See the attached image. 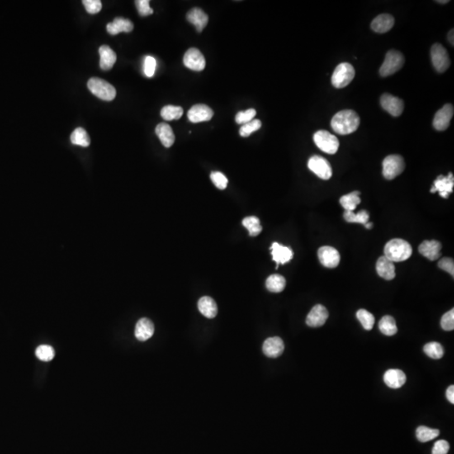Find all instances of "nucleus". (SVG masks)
Listing matches in <instances>:
<instances>
[{"label":"nucleus","mask_w":454,"mask_h":454,"mask_svg":"<svg viewBox=\"0 0 454 454\" xmlns=\"http://www.w3.org/2000/svg\"><path fill=\"white\" fill-rule=\"evenodd\" d=\"M360 118L357 113L351 110H341L332 118V130L339 135H348L357 130Z\"/></svg>","instance_id":"nucleus-1"},{"label":"nucleus","mask_w":454,"mask_h":454,"mask_svg":"<svg viewBox=\"0 0 454 454\" xmlns=\"http://www.w3.org/2000/svg\"><path fill=\"white\" fill-rule=\"evenodd\" d=\"M412 254V246L403 239L390 240L384 247V257L393 262L405 261Z\"/></svg>","instance_id":"nucleus-2"},{"label":"nucleus","mask_w":454,"mask_h":454,"mask_svg":"<svg viewBox=\"0 0 454 454\" xmlns=\"http://www.w3.org/2000/svg\"><path fill=\"white\" fill-rule=\"evenodd\" d=\"M87 87L93 95L105 101H111L116 96L114 86L100 77H91L87 82Z\"/></svg>","instance_id":"nucleus-3"},{"label":"nucleus","mask_w":454,"mask_h":454,"mask_svg":"<svg viewBox=\"0 0 454 454\" xmlns=\"http://www.w3.org/2000/svg\"><path fill=\"white\" fill-rule=\"evenodd\" d=\"M404 58L401 53L398 51H389L385 56V60L379 69V74L382 77L393 75L401 69L404 66Z\"/></svg>","instance_id":"nucleus-4"},{"label":"nucleus","mask_w":454,"mask_h":454,"mask_svg":"<svg viewBox=\"0 0 454 454\" xmlns=\"http://www.w3.org/2000/svg\"><path fill=\"white\" fill-rule=\"evenodd\" d=\"M355 69L350 63H342L337 66L332 76V83L337 88H342L352 82Z\"/></svg>","instance_id":"nucleus-5"},{"label":"nucleus","mask_w":454,"mask_h":454,"mask_svg":"<svg viewBox=\"0 0 454 454\" xmlns=\"http://www.w3.org/2000/svg\"><path fill=\"white\" fill-rule=\"evenodd\" d=\"M403 157L399 155H389L383 161V175L388 180L395 178L404 169Z\"/></svg>","instance_id":"nucleus-6"},{"label":"nucleus","mask_w":454,"mask_h":454,"mask_svg":"<svg viewBox=\"0 0 454 454\" xmlns=\"http://www.w3.org/2000/svg\"><path fill=\"white\" fill-rule=\"evenodd\" d=\"M314 142L322 152L335 154L339 148V141L327 130H318L314 133Z\"/></svg>","instance_id":"nucleus-7"},{"label":"nucleus","mask_w":454,"mask_h":454,"mask_svg":"<svg viewBox=\"0 0 454 454\" xmlns=\"http://www.w3.org/2000/svg\"><path fill=\"white\" fill-rule=\"evenodd\" d=\"M432 64L438 73H444L449 68V55L447 50L440 43H436L431 49Z\"/></svg>","instance_id":"nucleus-8"},{"label":"nucleus","mask_w":454,"mask_h":454,"mask_svg":"<svg viewBox=\"0 0 454 454\" xmlns=\"http://www.w3.org/2000/svg\"><path fill=\"white\" fill-rule=\"evenodd\" d=\"M308 167L320 178L328 180L332 177V169L329 162L321 156H313L308 161Z\"/></svg>","instance_id":"nucleus-9"},{"label":"nucleus","mask_w":454,"mask_h":454,"mask_svg":"<svg viewBox=\"0 0 454 454\" xmlns=\"http://www.w3.org/2000/svg\"><path fill=\"white\" fill-rule=\"evenodd\" d=\"M453 106L451 104L445 105L442 109H440L433 119V126L439 131L447 130L450 125V121L453 116Z\"/></svg>","instance_id":"nucleus-10"},{"label":"nucleus","mask_w":454,"mask_h":454,"mask_svg":"<svg viewBox=\"0 0 454 454\" xmlns=\"http://www.w3.org/2000/svg\"><path fill=\"white\" fill-rule=\"evenodd\" d=\"M380 104L384 110L393 115L394 117H398L401 115L404 110V102L399 98L394 97L389 94H384L382 95L380 99Z\"/></svg>","instance_id":"nucleus-11"},{"label":"nucleus","mask_w":454,"mask_h":454,"mask_svg":"<svg viewBox=\"0 0 454 454\" xmlns=\"http://www.w3.org/2000/svg\"><path fill=\"white\" fill-rule=\"evenodd\" d=\"M184 63L185 67H187L191 70L200 72L205 69V57L200 53V51L196 48H190L185 53Z\"/></svg>","instance_id":"nucleus-12"},{"label":"nucleus","mask_w":454,"mask_h":454,"mask_svg":"<svg viewBox=\"0 0 454 454\" xmlns=\"http://www.w3.org/2000/svg\"><path fill=\"white\" fill-rule=\"evenodd\" d=\"M318 257L323 266L330 268H334L339 264L341 257L336 248L329 246H324L318 250Z\"/></svg>","instance_id":"nucleus-13"},{"label":"nucleus","mask_w":454,"mask_h":454,"mask_svg":"<svg viewBox=\"0 0 454 454\" xmlns=\"http://www.w3.org/2000/svg\"><path fill=\"white\" fill-rule=\"evenodd\" d=\"M454 186V177L452 172H449L447 177L439 176L434 181V185L431 189V193H439L440 196L447 199L452 193Z\"/></svg>","instance_id":"nucleus-14"},{"label":"nucleus","mask_w":454,"mask_h":454,"mask_svg":"<svg viewBox=\"0 0 454 454\" xmlns=\"http://www.w3.org/2000/svg\"><path fill=\"white\" fill-rule=\"evenodd\" d=\"M328 316L327 308L322 304H316L307 315L306 324L310 327H322L327 322Z\"/></svg>","instance_id":"nucleus-15"},{"label":"nucleus","mask_w":454,"mask_h":454,"mask_svg":"<svg viewBox=\"0 0 454 454\" xmlns=\"http://www.w3.org/2000/svg\"><path fill=\"white\" fill-rule=\"evenodd\" d=\"M213 115H214L213 110L205 105H194L188 112V118L192 123L209 121L211 120Z\"/></svg>","instance_id":"nucleus-16"},{"label":"nucleus","mask_w":454,"mask_h":454,"mask_svg":"<svg viewBox=\"0 0 454 454\" xmlns=\"http://www.w3.org/2000/svg\"><path fill=\"white\" fill-rule=\"evenodd\" d=\"M285 350L283 340L279 337H269L262 345V351L267 357H278L282 355Z\"/></svg>","instance_id":"nucleus-17"},{"label":"nucleus","mask_w":454,"mask_h":454,"mask_svg":"<svg viewBox=\"0 0 454 454\" xmlns=\"http://www.w3.org/2000/svg\"><path fill=\"white\" fill-rule=\"evenodd\" d=\"M273 260L277 263V267L280 264H285L292 259L294 253L291 248L280 245L278 242H274L271 247Z\"/></svg>","instance_id":"nucleus-18"},{"label":"nucleus","mask_w":454,"mask_h":454,"mask_svg":"<svg viewBox=\"0 0 454 454\" xmlns=\"http://www.w3.org/2000/svg\"><path fill=\"white\" fill-rule=\"evenodd\" d=\"M441 249L442 244L435 240L424 241L419 247L420 253L431 261L437 260L441 257Z\"/></svg>","instance_id":"nucleus-19"},{"label":"nucleus","mask_w":454,"mask_h":454,"mask_svg":"<svg viewBox=\"0 0 454 454\" xmlns=\"http://www.w3.org/2000/svg\"><path fill=\"white\" fill-rule=\"evenodd\" d=\"M154 334V325L148 318L139 320L135 326V336L140 342L150 339Z\"/></svg>","instance_id":"nucleus-20"},{"label":"nucleus","mask_w":454,"mask_h":454,"mask_svg":"<svg viewBox=\"0 0 454 454\" xmlns=\"http://www.w3.org/2000/svg\"><path fill=\"white\" fill-rule=\"evenodd\" d=\"M384 381L391 389H399L406 381V376L401 370H389L384 374Z\"/></svg>","instance_id":"nucleus-21"},{"label":"nucleus","mask_w":454,"mask_h":454,"mask_svg":"<svg viewBox=\"0 0 454 454\" xmlns=\"http://www.w3.org/2000/svg\"><path fill=\"white\" fill-rule=\"evenodd\" d=\"M107 31L112 35H118L120 32H130L134 28L133 23L128 19L122 17L115 18L114 21L107 25Z\"/></svg>","instance_id":"nucleus-22"},{"label":"nucleus","mask_w":454,"mask_h":454,"mask_svg":"<svg viewBox=\"0 0 454 454\" xmlns=\"http://www.w3.org/2000/svg\"><path fill=\"white\" fill-rule=\"evenodd\" d=\"M376 270L378 275L384 280H392L395 277V267L394 262L388 259L387 257H379L376 263Z\"/></svg>","instance_id":"nucleus-23"},{"label":"nucleus","mask_w":454,"mask_h":454,"mask_svg":"<svg viewBox=\"0 0 454 454\" xmlns=\"http://www.w3.org/2000/svg\"><path fill=\"white\" fill-rule=\"evenodd\" d=\"M187 20L195 25L198 32H201L207 25L209 17L201 9L195 8L187 14Z\"/></svg>","instance_id":"nucleus-24"},{"label":"nucleus","mask_w":454,"mask_h":454,"mask_svg":"<svg viewBox=\"0 0 454 454\" xmlns=\"http://www.w3.org/2000/svg\"><path fill=\"white\" fill-rule=\"evenodd\" d=\"M100 55V68L104 71H108L113 68L117 59L115 52L108 46L100 47L99 50Z\"/></svg>","instance_id":"nucleus-25"},{"label":"nucleus","mask_w":454,"mask_h":454,"mask_svg":"<svg viewBox=\"0 0 454 454\" xmlns=\"http://www.w3.org/2000/svg\"><path fill=\"white\" fill-rule=\"evenodd\" d=\"M394 25V19L389 14L379 15L371 23V28L377 33L388 32Z\"/></svg>","instance_id":"nucleus-26"},{"label":"nucleus","mask_w":454,"mask_h":454,"mask_svg":"<svg viewBox=\"0 0 454 454\" xmlns=\"http://www.w3.org/2000/svg\"><path fill=\"white\" fill-rule=\"evenodd\" d=\"M156 134L165 148H170L173 145L175 135L169 125L166 123H160L156 127Z\"/></svg>","instance_id":"nucleus-27"},{"label":"nucleus","mask_w":454,"mask_h":454,"mask_svg":"<svg viewBox=\"0 0 454 454\" xmlns=\"http://www.w3.org/2000/svg\"><path fill=\"white\" fill-rule=\"evenodd\" d=\"M198 308H199L200 313L209 319L215 318L217 314V304L212 298L209 297V296H204L199 300Z\"/></svg>","instance_id":"nucleus-28"},{"label":"nucleus","mask_w":454,"mask_h":454,"mask_svg":"<svg viewBox=\"0 0 454 454\" xmlns=\"http://www.w3.org/2000/svg\"><path fill=\"white\" fill-rule=\"evenodd\" d=\"M359 195L360 192L354 191L348 195H343L340 199V204L344 208L345 211H353L357 208V205L361 203Z\"/></svg>","instance_id":"nucleus-29"},{"label":"nucleus","mask_w":454,"mask_h":454,"mask_svg":"<svg viewBox=\"0 0 454 454\" xmlns=\"http://www.w3.org/2000/svg\"><path fill=\"white\" fill-rule=\"evenodd\" d=\"M286 280L282 275H273L267 278L266 287L270 292L280 293L285 290Z\"/></svg>","instance_id":"nucleus-30"},{"label":"nucleus","mask_w":454,"mask_h":454,"mask_svg":"<svg viewBox=\"0 0 454 454\" xmlns=\"http://www.w3.org/2000/svg\"><path fill=\"white\" fill-rule=\"evenodd\" d=\"M379 330L385 336H394L398 332L395 320L390 315L383 317L379 323Z\"/></svg>","instance_id":"nucleus-31"},{"label":"nucleus","mask_w":454,"mask_h":454,"mask_svg":"<svg viewBox=\"0 0 454 454\" xmlns=\"http://www.w3.org/2000/svg\"><path fill=\"white\" fill-rule=\"evenodd\" d=\"M71 143L74 145L81 146L83 148H87L90 145L89 135H87V131L82 127H78L74 130L70 137Z\"/></svg>","instance_id":"nucleus-32"},{"label":"nucleus","mask_w":454,"mask_h":454,"mask_svg":"<svg viewBox=\"0 0 454 454\" xmlns=\"http://www.w3.org/2000/svg\"><path fill=\"white\" fill-rule=\"evenodd\" d=\"M425 353L433 359H440L444 355V349L438 342H432L425 345L423 348Z\"/></svg>","instance_id":"nucleus-33"},{"label":"nucleus","mask_w":454,"mask_h":454,"mask_svg":"<svg viewBox=\"0 0 454 454\" xmlns=\"http://www.w3.org/2000/svg\"><path fill=\"white\" fill-rule=\"evenodd\" d=\"M184 114L183 108L173 105H167L161 110V116L165 120H178Z\"/></svg>","instance_id":"nucleus-34"},{"label":"nucleus","mask_w":454,"mask_h":454,"mask_svg":"<svg viewBox=\"0 0 454 454\" xmlns=\"http://www.w3.org/2000/svg\"><path fill=\"white\" fill-rule=\"evenodd\" d=\"M344 218L347 222L359 223L365 225L370 220V214L366 210H361L357 214L353 211H345Z\"/></svg>","instance_id":"nucleus-35"},{"label":"nucleus","mask_w":454,"mask_h":454,"mask_svg":"<svg viewBox=\"0 0 454 454\" xmlns=\"http://www.w3.org/2000/svg\"><path fill=\"white\" fill-rule=\"evenodd\" d=\"M439 436V431L437 429H432L429 427H419L417 429V437L421 442H429L431 440L434 439Z\"/></svg>","instance_id":"nucleus-36"},{"label":"nucleus","mask_w":454,"mask_h":454,"mask_svg":"<svg viewBox=\"0 0 454 454\" xmlns=\"http://www.w3.org/2000/svg\"><path fill=\"white\" fill-rule=\"evenodd\" d=\"M242 225L248 230L251 237H256L262 232V228L259 220L256 216H248L242 220Z\"/></svg>","instance_id":"nucleus-37"},{"label":"nucleus","mask_w":454,"mask_h":454,"mask_svg":"<svg viewBox=\"0 0 454 454\" xmlns=\"http://www.w3.org/2000/svg\"><path fill=\"white\" fill-rule=\"evenodd\" d=\"M357 318L358 319L362 327L367 331L373 329L375 325V318L373 314L368 311L366 309H361L357 312Z\"/></svg>","instance_id":"nucleus-38"},{"label":"nucleus","mask_w":454,"mask_h":454,"mask_svg":"<svg viewBox=\"0 0 454 454\" xmlns=\"http://www.w3.org/2000/svg\"><path fill=\"white\" fill-rule=\"evenodd\" d=\"M36 357L43 362H49L55 357V351L53 347L48 345H41L35 350Z\"/></svg>","instance_id":"nucleus-39"},{"label":"nucleus","mask_w":454,"mask_h":454,"mask_svg":"<svg viewBox=\"0 0 454 454\" xmlns=\"http://www.w3.org/2000/svg\"><path fill=\"white\" fill-rule=\"evenodd\" d=\"M262 126V122L259 120H252L250 122L246 123L244 125H242L240 128V135L242 138H247L249 137L252 133L259 130Z\"/></svg>","instance_id":"nucleus-40"},{"label":"nucleus","mask_w":454,"mask_h":454,"mask_svg":"<svg viewBox=\"0 0 454 454\" xmlns=\"http://www.w3.org/2000/svg\"><path fill=\"white\" fill-rule=\"evenodd\" d=\"M256 110L254 109H249V110H245V111H240L237 113L236 115V122L239 125H244L246 123L250 122L251 120H253V118L256 116Z\"/></svg>","instance_id":"nucleus-41"},{"label":"nucleus","mask_w":454,"mask_h":454,"mask_svg":"<svg viewBox=\"0 0 454 454\" xmlns=\"http://www.w3.org/2000/svg\"><path fill=\"white\" fill-rule=\"evenodd\" d=\"M210 179L212 181L213 184L219 189V190H225L227 187L228 184V179L222 172H213L210 174Z\"/></svg>","instance_id":"nucleus-42"},{"label":"nucleus","mask_w":454,"mask_h":454,"mask_svg":"<svg viewBox=\"0 0 454 454\" xmlns=\"http://www.w3.org/2000/svg\"><path fill=\"white\" fill-rule=\"evenodd\" d=\"M156 66H157V62L154 58H152L151 56L146 57L144 59V64H143V71L147 77H153L155 70H156Z\"/></svg>","instance_id":"nucleus-43"},{"label":"nucleus","mask_w":454,"mask_h":454,"mask_svg":"<svg viewBox=\"0 0 454 454\" xmlns=\"http://www.w3.org/2000/svg\"><path fill=\"white\" fill-rule=\"evenodd\" d=\"M441 326L445 331H452L454 329V309H452L443 314L441 320Z\"/></svg>","instance_id":"nucleus-44"},{"label":"nucleus","mask_w":454,"mask_h":454,"mask_svg":"<svg viewBox=\"0 0 454 454\" xmlns=\"http://www.w3.org/2000/svg\"><path fill=\"white\" fill-rule=\"evenodd\" d=\"M82 5L87 10V12L91 15L97 14L102 9V3L100 0H83Z\"/></svg>","instance_id":"nucleus-45"},{"label":"nucleus","mask_w":454,"mask_h":454,"mask_svg":"<svg viewBox=\"0 0 454 454\" xmlns=\"http://www.w3.org/2000/svg\"><path fill=\"white\" fill-rule=\"evenodd\" d=\"M138 13L141 16H148L153 14V10L150 7L149 0H138L135 1Z\"/></svg>","instance_id":"nucleus-46"},{"label":"nucleus","mask_w":454,"mask_h":454,"mask_svg":"<svg viewBox=\"0 0 454 454\" xmlns=\"http://www.w3.org/2000/svg\"><path fill=\"white\" fill-rule=\"evenodd\" d=\"M438 267H439L441 269L444 270L446 272L448 273V274H450V275H452V277H453V259L449 258V257H444V258H442V260H440L439 262H438Z\"/></svg>","instance_id":"nucleus-47"},{"label":"nucleus","mask_w":454,"mask_h":454,"mask_svg":"<svg viewBox=\"0 0 454 454\" xmlns=\"http://www.w3.org/2000/svg\"><path fill=\"white\" fill-rule=\"evenodd\" d=\"M449 443L445 440H439L434 444L432 454H447L449 451Z\"/></svg>","instance_id":"nucleus-48"},{"label":"nucleus","mask_w":454,"mask_h":454,"mask_svg":"<svg viewBox=\"0 0 454 454\" xmlns=\"http://www.w3.org/2000/svg\"><path fill=\"white\" fill-rule=\"evenodd\" d=\"M446 396H447V399H448V401H449L451 404H454L453 385H451V386L447 388V392H446Z\"/></svg>","instance_id":"nucleus-49"},{"label":"nucleus","mask_w":454,"mask_h":454,"mask_svg":"<svg viewBox=\"0 0 454 454\" xmlns=\"http://www.w3.org/2000/svg\"><path fill=\"white\" fill-rule=\"evenodd\" d=\"M447 38H448V41H449V42L451 43V45L453 47V29H452V30H450L449 33H448V35H447Z\"/></svg>","instance_id":"nucleus-50"},{"label":"nucleus","mask_w":454,"mask_h":454,"mask_svg":"<svg viewBox=\"0 0 454 454\" xmlns=\"http://www.w3.org/2000/svg\"><path fill=\"white\" fill-rule=\"evenodd\" d=\"M365 227H366L367 229H371L373 227V224L372 223H367V224L365 225Z\"/></svg>","instance_id":"nucleus-51"},{"label":"nucleus","mask_w":454,"mask_h":454,"mask_svg":"<svg viewBox=\"0 0 454 454\" xmlns=\"http://www.w3.org/2000/svg\"><path fill=\"white\" fill-rule=\"evenodd\" d=\"M437 2L440 3V4H447V3L449 2V1H448V0H442V1H441V0H438V1H437Z\"/></svg>","instance_id":"nucleus-52"}]
</instances>
